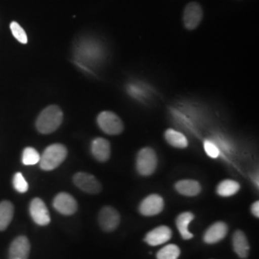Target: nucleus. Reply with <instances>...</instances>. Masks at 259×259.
Segmentation results:
<instances>
[{"label": "nucleus", "instance_id": "nucleus-1", "mask_svg": "<svg viewBox=\"0 0 259 259\" xmlns=\"http://www.w3.org/2000/svg\"><path fill=\"white\" fill-rule=\"evenodd\" d=\"M64 118V113L60 107L51 105L39 113L36 121L37 130L44 135H48L58 129Z\"/></svg>", "mask_w": 259, "mask_h": 259}, {"label": "nucleus", "instance_id": "nucleus-2", "mask_svg": "<svg viewBox=\"0 0 259 259\" xmlns=\"http://www.w3.org/2000/svg\"><path fill=\"white\" fill-rule=\"evenodd\" d=\"M67 156V149L63 144L56 143L48 146L39 159V166L45 171L54 170L60 166Z\"/></svg>", "mask_w": 259, "mask_h": 259}, {"label": "nucleus", "instance_id": "nucleus-3", "mask_svg": "<svg viewBox=\"0 0 259 259\" xmlns=\"http://www.w3.org/2000/svg\"><path fill=\"white\" fill-rule=\"evenodd\" d=\"M157 157L152 148L141 149L137 157V170L141 176H151L157 169Z\"/></svg>", "mask_w": 259, "mask_h": 259}, {"label": "nucleus", "instance_id": "nucleus-4", "mask_svg": "<svg viewBox=\"0 0 259 259\" xmlns=\"http://www.w3.org/2000/svg\"><path fill=\"white\" fill-rule=\"evenodd\" d=\"M97 124L105 134L110 136L120 135L124 129L120 117L112 111L100 112L97 117Z\"/></svg>", "mask_w": 259, "mask_h": 259}, {"label": "nucleus", "instance_id": "nucleus-5", "mask_svg": "<svg viewBox=\"0 0 259 259\" xmlns=\"http://www.w3.org/2000/svg\"><path fill=\"white\" fill-rule=\"evenodd\" d=\"M73 183L78 188L83 190V192L90 194H97L102 189L101 184L95 177L84 172L76 173L73 177Z\"/></svg>", "mask_w": 259, "mask_h": 259}, {"label": "nucleus", "instance_id": "nucleus-6", "mask_svg": "<svg viewBox=\"0 0 259 259\" xmlns=\"http://www.w3.org/2000/svg\"><path fill=\"white\" fill-rule=\"evenodd\" d=\"M98 220L103 231L112 232L119 226L120 215L113 207L105 206L99 213Z\"/></svg>", "mask_w": 259, "mask_h": 259}, {"label": "nucleus", "instance_id": "nucleus-7", "mask_svg": "<svg viewBox=\"0 0 259 259\" xmlns=\"http://www.w3.org/2000/svg\"><path fill=\"white\" fill-rule=\"evenodd\" d=\"M164 208V201L161 196L152 194L147 196L139 205V211L144 216H154L161 212Z\"/></svg>", "mask_w": 259, "mask_h": 259}, {"label": "nucleus", "instance_id": "nucleus-8", "mask_svg": "<svg viewBox=\"0 0 259 259\" xmlns=\"http://www.w3.org/2000/svg\"><path fill=\"white\" fill-rule=\"evenodd\" d=\"M29 211L33 221L38 226H47L50 223L49 211L41 199L35 198L30 204Z\"/></svg>", "mask_w": 259, "mask_h": 259}, {"label": "nucleus", "instance_id": "nucleus-9", "mask_svg": "<svg viewBox=\"0 0 259 259\" xmlns=\"http://www.w3.org/2000/svg\"><path fill=\"white\" fill-rule=\"evenodd\" d=\"M53 206L58 212L64 215H72L78 209V204L74 198L65 192L56 196L53 201Z\"/></svg>", "mask_w": 259, "mask_h": 259}, {"label": "nucleus", "instance_id": "nucleus-10", "mask_svg": "<svg viewBox=\"0 0 259 259\" xmlns=\"http://www.w3.org/2000/svg\"><path fill=\"white\" fill-rule=\"evenodd\" d=\"M202 19L203 10L198 3L191 2L186 5L184 12V23L186 29L194 30L199 26Z\"/></svg>", "mask_w": 259, "mask_h": 259}, {"label": "nucleus", "instance_id": "nucleus-11", "mask_svg": "<svg viewBox=\"0 0 259 259\" xmlns=\"http://www.w3.org/2000/svg\"><path fill=\"white\" fill-rule=\"evenodd\" d=\"M30 242L26 236H19L10 246L9 259H28L30 253Z\"/></svg>", "mask_w": 259, "mask_h": 259}, {"label": "nucleus", "instance_id": "nucleus-12", "mask_svg": "<svg viewBox=\"0 0 259 259\" xmlns=\"http://www.w3.org/2000/svg\"><path fill=\"white\" fill-rule=\"evenodd\" d=\"M172 237V231L166 226H160L149 232L145 236V242L150 246H159L165 244Z\"/></svg>", "mask_w": 259, "mask_h": 259}, {"label": "nucleus", "instance_id": "nucleus-13", "mask_svg": "<svg viewBox=\"0 0 259 259\" xmlns=\"http://www.w3.org/2000/svg\"><path fill=\"white\" fill-rule=\"evenodd\" d=\"M228 233V226L224 222H216L210 226L204 233V241L206 244H216L223 240Z\"/></svg>", "mask_w": 259, "mask_h": 259}, {"label": "nucleus", "instance_id": "nucleus-14", "mask_svg": "<svg viewBox=\"0 0 259 259\" xmlns=\"http://www.w3.org/2000/svg\"><path fill=\"white\" fill-rule=\"evenodd\" d=\"M92 154L98 161H107L111 157V144L107 139L97 138L92 143Z\"/></svg>", "mask_w": 259, "mask_h": 259}, {"label": "nucleus", "instance_id": "nucleus-15", "mask_svg": "<svg viewBox=\"0 0 259 259\" xmlns=\"http://www.w3.org/2000/svg\"><path fill=\"white\" fill-rule=\"evenodd\" d=\"M232 245L233 250L240 258H246L248 256L250 246L244 232L241 231L235 232L232 238Z\"/></svg>", "mask_w": 259, "mask_h": 259}, {"label": "nucleus", "instance_id": "nucleus-16", "mask_svg": "<svg viewBox=\"0 0 259 259\" xmlns=\"http://www.w3.org/2000/svg\"><path fill=\"white\" fill-rule=\"evenodd\" d=\"M175 188L180 194L187 196V197L197 196L202 190L200 184L197 181H193V180L180 181L175 185Z\"/></svg>", "mask_w": 259, "mask_h": 259}, {"label": "nucleus", "instance_id": "nucleus-17", "mask_svg": "<svg viewBox=\"0 0 259 259\" xmlns=\"http://www.w3.org/2000/svg\"><path fill=\"white\" fill-rule=\"evenodd\" d=\"M194 214L191 212L181 213L176 219V225L183 239L188 240L193 237V234L188 231V226L193 221Z\"/></svg>", "mask_w": 259, "mask_h": 259}, {"label": "nucleus", "instance_id": "nucleus-18", "mask_svg": "<svg viewBox=\"0 0 259 259\" xmlns=\"http://www.w3.org/2000/svg\"><path fill=\"white\" fill-rule=\"evenodd\" d=\"M14 216V205L8 201L0 203V231H5Z\"/></svg>", "mask_w": 259, "mask_h": 259}, {"label": "nucleus", "instance_id": "nucleus-19", "mask_svg": "<svg viewBox=\"0 0 259 259\" xmlns=\"http://www.w3.org/2000/svg\"><path fill=\"white\" fill-rule=\"evenodd\" d=\"M164 137H165L167 142L173 147L184 149L188 146V141L185 138V135H183L182 133H180L178 131L168 129L164 134Z\"/></svg>", "mask_w": 259, "mask_h": 259}, {"label": "nucleus", "instance_id": "nucleus-20", "mask_svg": "<svg viewBox=\"0 0 259 259\" xmlns=\"http://www.w3.org/2000/svg\"><path fill=\"white\" fill-rule=\"evenodd\" d=\"M240 189V185L232 180L222 181L216 188L217 194L221 197H231L236 194Z\"/></svg>", "mask_w": 259, "mask_h": 259}, {"label": "nucleus", "instance_id": "nucleus-21", "mask_svg": "<svg viewBox=\"0 0 259 259\" xmlns=\"http://www.w3.org/2000/svg\"><path fill=\"white\" fill-rule=\"evenodd\" d=\"M181 254L180 248L175 244H169L157 253V259H178Z\"/></svg>", "mask_w": 259, "mask_h": 259}, {"label": "nucleus", "instance_id": "nucleus-22", "mask_svg": "<svg viewBox=\"0 0 259 259\" xmlns=\"http://www.w3.org/2000/svg\"><path fill=\"white\" fill-rule=\"evenodd\" d=\"M40 156L36 149L27 147L22 153V163L24 165H35L39 162Z\"/></svg>", "mask_w": 259, "mask_h": 259}, {"label": "nucleus", "instance_id": "nucleus-23", "mask_svg": "<svg viewBox=\"0 0 259 259\" xmlns=\"http://www.w3.org/2000/svg\"><path fill=\"white\" fill-rule=\"evenodd\" d=\"M10 28H11L13 36L16 37L20 44H23V45L27 44V35H26L24 29L21 27L18 22L13 21L10 25Z\"/></svg>", "mask_w": 259, "mask_h": 259}, {"label": "nucleus", "instance_id": "nucleus-24", "mask_svg": "<svg viewBox=\"0 0 259 259\" xmlns=\"http://www.w3.org/2000/svg\"><path fill=\"white\" fill-rule=\"evenodd\" d=\"M13 185L15 189L19 192V193H25L27 192L28 190V184L25 180V178L21 173H16L14 176V180H13Z\"/></svg>", "mask_w": 259, "mask_h": 259}, {"label": "nucleus", "instance_id": "nucleus-25", "mask_svg": "<svg viewBox=\"0 0 259 259\" xmlns=\"http://www.w3.org/2000/svg\"><path fill=\"white\" fill-rule=\"evenodd\" d=\"M204 151L207 154L208 157L216 158L220 154V150L215 145V143H213L210 140H205L204 144Z\"/></svg>", "mask_w": 259, "mask_h": 259}, {"label": "nucleus", "instance_id": "nucleus-26", "mask_svg": "<svg viewBox=\"0 0 259 259\" xmlns=\"http://www.w3.org/2000/svg\"><path fill=\"white\" fill-rule=\"evenodd\" d=\"M251 213L253 214V216H255L256 218L259 217V202L256 201L255 203H253L251 205Z\"/></svg>", "mask_w": 259, "mask_h": 259}]
</instances>
